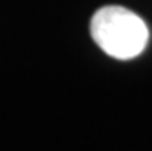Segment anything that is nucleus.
Instances as JSON below:
<instances>
[{
	"label": "nucleus",
	"mask_w": 152,
	"mask_h": 151,
	"mask_svg": "<svg viewBox=\"0 0 152 151\" xmlns=\"http://www.w3.org/2000/svg\"><path fill=\"white\" fill-rule=\"evenodd\" d=\"M91 35L109 56L118 60L136 58L148 42V27L143 18L120 6H107L94 13Z\"/></svg>",
	"instance_id": "obj_1"
}]
</instances>
